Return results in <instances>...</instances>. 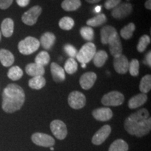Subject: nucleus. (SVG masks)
<instances>
[{
  "label": "nucleus",
  "mask_w": 151,
  "mask_h": 151,
  "mask_svg": "<svg viewBox=\"0 0 151 151\" xmlns=\"http://www.w3.org/2000/svg\"><path fill=\"white\" fill-rule=\"evenodd\" d=\"M147 99H148V97H147L146 94H138L137 95L132 97L129 100V101H128V106L131 109H137L144 104L147 101Z\"/></svg>",
  "instance_id": "obj_18"
},
{
  "label": "nucleus",
  "mask_w": 151,
  "mask_h": 151,
  "mask_svg": "<svg viewBox=\"0 0 151 151\" xmlns=\"http://www.w3.org/2000/svg\"><path fill=\"white\" fill-rule=\"evenodd\" d=\"M1 31H0V41H1Z\"/></svg>",
  "instance_id": "obj_47"
},
{
  "label": "nucleus",
  "mask_w": 151,
  "mask_h": 151,
  "mask_svg": "<svg viewBox=\"0 0 151 151\" xmlns=\"http://www.w3.org/2000/svg\"><path fill=\"white\" fill-rule=\"evenodd\" d=\"M129 149L127 143L122 139H117L111 143L109 151H127Z\"/></svg>",
  "instance_id": "obj_28"
},
{
  "label": "nucleus",
  "mask_w": 151,
  "mask_h": 151,
  "mask_svg": "<svg viewBox=\"0 0 151 151\" xmlns=\"http://www.w3.org/2000/svg\"><path fill=\"white\" fill-rule=\"evenodd\" d=\"M136 26L133 22H130L125 25L122 29L120 30V36L121 37L123 38L125 40H128V39H131L133 36L134 32L135 31Z\"/></svg>",
  "instance_id": "obj_30"
},
{
  "label": "nucleus",
  "mask_w": 151,
  "mask_h": 151,
  "mask_svg": "<svg viewBox=\"0 0 151 151\" xmlns=\"http://www.w3.org/2000/svg\"><path fill=\"white\" fill-rule=\"evenodd\" d=\"M25 71L30 76H43L45 73L44 67L38 64L29 63L26 66Z\"/></svg>",
  "instance_id": "obj_19"
},
{
  "label": "nucleus",
  "mask_w": 151,
  "mask_h": 151,
  "mask_svg": "<svg viewBox=\"0 0 151 151\" xmlns=\"http://www.w3.org/2000/svg\"><path fill=\"white\" fill-rule=\"evenodd\" d=\"M106 21L107 18L106 16H105V14H98L97 16L93 17V18L89 19L88 20H87L86 24L87 25H88L89 27H97L102 25V24H104Z\"/></svg>",
  "instance_id": "obj_25"
},
{
  "label": "nucleus",
  "mask_w": 151,
  "mask_h": 151,
  "mask_svg": "<svg viewBox=\"0 0 151 151\" xmlns=\"http://www.w3.org/2000/svg\"><path fill=\"white\" fill-rule=\"evenodd\" d=\"M111 132V128L109 124L104 125L94 134L92 139V142L94 145H101L109 137Z\"/></svg>",
  "instance_id": "obj_13"
},
{
  "label": "nucleus",
  "mask_w": 151,
  "mask_h": 151,
  "mask_svg": "<svg viewBox=\"0 0 151 151\" xmlns=\"http://www.w3.org/2000/svg\"><path fill=\"white\" fill-rule=\"evenodd\" d=\"M15 58L12 52L6 49L0 50V62L4 67H11L14 63Z\"/></svg>",
  "instance_id": "obj_22"
},
{
  "label": "nucleus",
  "mask_w": 151,
  "mask_h": 151,
  "mask_svg": "<svg viewBox=\"0 0 151 151\" xmlns=\"http://www.w3.org/2000/svg\"><path fill=\"white\" fill-rule=\"evenodd\" d=\"M150 37L148 35H144L141 37L139 39V43L137 46V50L139 52H143L146 50L147 46L150 44Z\"/></svg>",
  "instance_id": "obj_35"
},
{
  "label": "nucleus",
  "mask_w": 151,
  "mask_h": 151,
  "mask_svg": "<svg viewBox=\"0 0 151 151\" xmlns=\"http://www.w3.org/2000/svg\"><path fill=\"white\" fill-rule=\"evenodd\" d=\"M113 67L115 71L120 74H124L129 69V61L127 57L124 55L115 57L113 59Z\"/></svg>",
  "instance_id": "obj_12"
},
{
  "label": "nucleus",
  "mask_w": 151,
  "mask_h": 151,
  "mask_svg": "<svg viewBox=\"0 0 151 151\" xmlns=\"http://www.w3.org/2000/svg\"><path fill=\"white\" fill-rule=\"evenodd\" d=\"M81 6V0H64L61 4L62 9L66 11H74Z\"/></svg>",
  "instance_id": "obj_26"
},
{
  "label": "nucleus",
  "mask_w": 151,
  "mask_h": 151,
  "mask_svg": "<svg viewBox=\"0 0 151 151\" xmlns=\"http://www.w3.org/2000/svg\"><path fill=\"white\" fill-rule=\"evenodd\" d=\"M109 45V50L113 58L122 55V46L118 33L115 32L111 36L108 41Z\"/></svg>",
  "instance_id": "obj_11"
},
{
  "label": "nucleus",
  "mask_w": 151,
  "mask_h": 151,
  "mask_svg": "<svg viewBox=\"0 0 151 151\" xmlns=\"http://www.w3.org/2000/svg\"><path fill=\"white\" fill-rule=\"evenodd\" d=\"M68 103L70 107L73 109H81L83 108L86 105V97L82 92L73 91L69 94Z\"/></svg>",
  "instance_id": "obj_7"
},
{
  "label": "nucleus",
  "mask_w": 151,
  "mask_h": 151,
  "mask_svg": "<svg viewBox=\"0 0 151 151\" xmlns=\"http://www.w3.org/2000/svg\"><path fill=\"white\" fill-rule=\"evenodd\" d=\"M40 47V42L33 37H27L18 43V50L24 55L32 54Z\"/></svg>",
  "instance_id": "obj_3"
},
{
  "label": "nucleus",
  "mask_w": 151,
  "mask_h": 151,
  "mask_svg": "<svg viewBox=\"0 0 151 151\" xmlns=\"http://www.w3.org/2000/svg\"><path fill=\"white\" fill-rule=\"evenodd\" d=\"M128 71L132 76H137L139 73V62L137 59H133L129 62Z\"/></svg>",
  "instance_id": "obj_37"
},
{
  "label": "nucleus",
  "mask_w": 151,
  "mask_h": 151,
  "mask_svg": "<svg viewBox=\"0 0 151 151\" xmlns=\"http://www.w3.org/2000/svg\"><path fill=\"white\" fill-rule=\"evenodd\" d=\"M124 101V97L121 92L112 91L108 92L103 96L101 103L107 106H118L122 104Z\"/></svg>",
  "instance_id": "obj_5"
},
{
  "label": "nucleus",
  "mask_w": 151,
  "mask_h": 151,
  "mask_svg": "<svg viewBox=\"0 0 151 151\" xmlns=\"http://www.w3.org/2000/svg\"><path fill=\"white\" fill-rule=\"evenodd\" d=\"M50 150H54V148H52V147H50Z\"/></svg>",
  "instance_id": "obj_48"
},
{
  "label": "nucleus",
  "mask_w": 151,
  "mask_h": 151,
  "mask_svg": "<svg viewBox=\"0 0 151 151\" xmlns=\"http://www.w3.org/2000/svg\"><path fill=\"white\" fill-rule=\"evenodd\" d=\"M64 50H65L67 55H69L71 58H76L77 55V50L74 46L71 44H66L64 46Z\"/></svg>",
  "instance_id": "obj_38"
},
{
  "label": "nucleus",
  "mask_w": 151,
  "mask_h": 151,
  "mask_svg": "<svg viewBox=\"0 0 151 151\" xmlns=\"http://www.w3.org/2000/svg\"><path fill=\"white\" fill-rule=\"evenodd\" d=\"M50 72L55 82L61 83L65 81L66 76L65 69L55 62H52L50 65Z\"/></svg>",
  "instance_id": "obj_16"
},
{
  "label": "nucleus",
  "mask_w": 151,
  "mask_h": 151,
  "mask_svg": "<svg viewBox=\"0 0 151 151\" xmlns=\"http://www.w3.org/2000/svg\"><path fill=\"white\" fill-rule=\"evenodd\" d=\"M97 78V74L94 72H92V71L86 72L81 76L79 83L83 90H90L94 86Z\"/></svg>",
  "instance_id": "obj_14"
},
{
  "label": "nucleus",
  "mask_w": 151,
  "mask_h": 151,
  "mask_svg": "<svg viewBox=\"0 0 151 151\" xmlns=\"http://www.w3.org/2000/svg\"><path fill=\"white\" fill-rule=\"evenodd\" d=\"M74 20H73L71 18H70V17L68 16L63 17V18L60 19L59 23H58L60 27L62 29L67 30V31L72 29L73 26H74Z\"/></svg>",
  "instance_id": "obj_33"
},
{
  "label": "nucleus",
  "mask_w": 151,
  "mask_h": 151,
  "mask_svg": "<svg viewBox=\"0 0 151 151\" xmlns=\"http://www.w3.org/2000/svg\"><path fill=\"white\" fill-rule=\"evenodd\" d=\"M42 13L40 6H34L29 10L24 12L22 16V21L27 25L32 26L37 22L38 18Z\"/></svg>",
  "instance_id": "obj_6"
},
{
  "label": "nucleus",
  "mask_w": 151,
  "mask_h": 151,
  "mask_svg": "<svg viewBox=\"0 0 151 151\" xmlns=\"http://www.w3.org/2000/svg\"><path fill=\"white\" fill-rule=\"evenodd\" d=\"M149 118V113L146 109H141L132 113L124 121V129L129 134L134 135L135 128L139 122Z\"/></svg>",
  "instance_id": "obj_2"
},
{
  "label": "nucleus",
  "mask_w": 151,
  "mask_h": 151,
  "mask_svg": "<svg viewBox=\"0 0 151 151\" xmlns=\"http://www.w3.org/2000/svg\"><path fill=\"white\" fill-rule=\"evenodd\" d=\"M56 37L53 33L47 32H45L41 36L40 39V45L45 50H50L53 46L55 42Z\"/></svg>",
  "instance_id": "obj_20"
},
{
  "label": "nucleus",
  "mask_w": 151,
  "mask_h": 151,
  "mask_svg": "<svg viewBox=\"0 0 151 151\" xmlns=\"http://www.w3.org/2000/svg\"><path fill=\"white\" fill-rule=\"evenodd\" d=\"M30 0H16L17 4L20 7H25L29 4Z\"/></svg>",
  "instance_id": "obj_42"
},
{
  "label": "nucleus",
  "mask_w": 151,
  "mask_h": 151,
  "mask_svg": "<svg viewBox=\"0 0 151 151\" xmlns=\"http://www.w3.org/2000/svg\"><path fill=\"white\" fill-rule=\"evenodd\" d=\"M92 116L94 119L98 120V121L106 122L111 120L113 117V112L111 109L107 107H104V108L96 109L92 111Z\"/></svg>",
  "instance_id": "obj_15"
},
{
  "label": "nucleus",
  "mask_w": 151,
  "mask_h": 151,
  "mask_svg": "<svg viewBox=\"0 0 151 151\" xmlns=\"http://www.w3.org/2000/svg\"><path fill=\"white\" fill-rule=\"evenodd\" d=\"M116 29L115 27L110 25H106L103 27L100 31V36H101V41L103 44H107L110 37L115 32H116Z\"/></svg>",
  "instance_id": "obj_23"
},
{
  "label": "nucleus",
  "mask_w": 151,
  "mask_h": 151,
  "mask_svg": "<svg viewBox=\"0 0 151 151\" xmlns=\"http://www.w3.org/2000/svg\"><path fill=\"white\" fill-rule=\"evenodd\" d=\"M80 34L85 40L91 41L94 39V30L89 26H85L80 29Z\"/></svg>",
  "instance_id": "obj_36"
},
{
  "label": "nucleus",
  "mask_w": 151,
  "mask_h": 151,
  "mask_svg": "<svg viewBox=\"0 0 151 151\" xmlns=\"http://www.w3.org/2000/svg\"><path fill=\"white\" fill-rule=\"evenodd\" d=\"M87 2L90 3V4H96L99 2L101 0H86Z\"/></svg>",
  "instance_id": "obj_44"
},
{
  "label": "nucleus",
  "mask_w": 151,
  "mask_h": 151,
  "mask_svg": "<svg viewBox=\"0 0 151 151\" xmlns=\"http://www.w3.org/2000/svg\"><path fill=\"white\" fill-rule=\"evenodd\" d=\"M96 52L97 48L95 45L92 42H88L81 47L80 50L77 52L76 58L81 64H87L93 59Z\"/></svg>",
  "instance_id": "obj_4"
},
{
  "label": "nucleus",
  "mask_w": 151,
  "mask_h": 151,
  "mask_svg": "<svg viewBox=\"0 0 151 151\" xmlns=\"http://www.w3.org/2000/svg\"><path fill=\"white\" fill-rule=\"evenodd\" d=\"M151 129V118H148L146 120H143L137 124L135 128L134 135L137 137H141L150 132Z\"/></svg>",
  "instance_id": "obj_17"
},
{
  "label": "nucleus",
  "mask_w": 151,
  "mask_h": 151,
  "mask_svg": "<svg viewBox=\"0 0 151 151\" xmlns=\"http://www.w3.org/2000/svg\"><path fill=\"white\" fill-rule=\"evenodd\" d=\"M121 1L122 0H106L104 3L105 9L107 10L113 9L121 3Z\"/></svg>",
  "instance_id": "obj_39"
},
{
  "label": "nucleus",
  "mask_w": 151,
  "mask_h": 151,
  "mask_svg": "<svg viewBox=\"0 0 151 151\" xmlns=\"http://www.w3.org/2000/svg\"><path fill=\"white\" fill-rule=\"evenodd\" d=\"M1 34L4 37H11L14 33V22L11 18H5L1 24Z\"/></svg>",
  "instance_id": "obj_21"
},
{
  "label": "nucleus",
  "mask_w": 151,
  "mask_h": 151,
  "mask_svg": "<svg viewBox=\"0 0 151 151\" xmlns=\"http://www.w3.org/2000/svg\"><path fill=\"white\" fill-rule=\"evenodd\" d=\"M65 71L69 74H73L78 69V64L74 58H69L65 64Z\"/></svg>",
  "instance_id": "obj_32"
},
{
  "label": "nucleus",
  "mask_w": 151,
  "mask_h": 151,
  "mask_svg": "<svg viewBox=\"0 0 151 151\" xmlns=\"http://www.w3.org/2000/svg\"><path fill=\"white\" fill-rule=\"evenodd\" d=\"M50 60V55L48 52L46 51H41L35 58V63L44 67V66L48 65Z\"/></svg>",
  "instance_id": "obj_34"
},
{
  "label": "nucleus",
  "mask_w": 151,
  "mask_h": 151,
  "mask_svg": "<svg viewBox=\"0 0 151 151\" xmlns=\"http://www.w3.org/2000/svg\"><path fill=\"white\" fill-rule=\"evenodd\" d=\"M81 67L83 68H86V64H81Z\"/></svg>",
  "instance_id": "obj_46"
},
{
  "label": "nucleus",
  "mask_w": 151,
  "mask_h": 151,
  "mask_svg": "<svg viewBox=\"0 0 151 151\" xmlns=\"http://www.w3.org/2000/svg\"><path fill=\"white\" fill-rule=\"evenodd\" d=\"M25 100V94L22 88L15 83L9 84L2 93V104L4 111L13 113L20 110Z\"/></svg>",
  "instance_id": "obj_1"
},
{
  "label": "nucleus",
  "mask_w": 151,
  "mask_h": 151,
  "mask_svg": "<svg viewBox=\"0 0 151 151\" xmlns=\"http://www.w3.org/2000/svg\"><path fill=\"white\" fill-rule=\"evenodd\" d=\"M93 62L97 67H101L105 65L106 62L108 60V54L104 50H99L96 52L93 57Z\"/></svg>",
  "instance_id": "obj_24"
},
{
  "label": "nucleus",
  "mask_w": 151,
  "mask_h": 151,
  "mask_svg": "<svg viewBox=\"0 0 151 151\" xmlns=\"http://www.w3.org/2000/svg\"><path fill=\"white\" fill-rule=\"evenodd\" d=\"M145 7L148 10H151V0H147L145 3Z\"/></svg>",
  "instance_id": "obj_43"
},
{
  "label": "nucleus",
  "mask_w": 151,
  "mask_h": 151,
  "mask_svg": "<svg viewBox=\"0 0 151 151\" xmlns=\"http://www.w3.org/2000/svg\"><path fill=\"white\" fill-rule=\"evenodd\" d=\"M151 89V76L147 74L141 78L139 84V90L141 93L146 94L150 92Z\"/></svg>",
  "instance_id": "obj_29"
},
{
  "label": "nucleus",
  "mask_w": 151,
  "mask_h": 151,
  "mask_svg": "<svg viewBox=\"0 0 151 151\" xmlns=\"http://www.w3.org/2000/svg\"><path fill=\"white\" fill-rule=\"evenodd\" d=\"M46 81L43 76L32 77L29 81L28 85L29 88L34 90H41L46 86Z\"/></svg>",
  "instance_id": "obj_27"
},
{
  "label": "nucleus",
  "mask_w": 151,
  "mask_h": 151,
  "mask_svg": "<svg viewBox=\"0 0 151 151\" xmlns=\"http://www.w3.org/2000/svg\"><path fill=\"white\" fill-rule=\"evenodd\" d=\"M7 76L11 80L18 81L23 76V71L18 66H14L9 69Z\"/></svg>",
  "instance_id": "obj_31"
},
{
  "label": "nucleus",
  "mask_w": 151,
  "mask_h": 151,
  "mask_svg": "<svg viewBox=\"0 0 151 151\" xmlns=\"http://www.w3.org/2000/svg\"><path fill=\"white\" fill-rule=\"evenodd\" d=\"M14 0H0V9L2 10L7 9L12 4Z\"/></svg>",
  "instance_id": "obj_40"
},
{
  "label": "nucleus",
  "mask_w": 151,
  "mask_h": 151,
  "mask_svg": "<svg viewBox=\"0 0 151 151\" xmlns=\"http://www.w3.org/2000/svg\"><path fill=\"white\" fill-rule=\"evenodd\" d=\"M132 12V5L128 2H122L111 11V16L116 19H122L129 16Z\"/></svg>",
  "instance_id": "obj_9"
},
{
  "label": "nucleus",
  "mask_w": 151,
  "mask_h": 151,
  "mask_svg": "<svg viewBox=\"0 0 151 151\" xmlns=\"http://www.w3.org/2000/svg\"><path fill=\"white\" fill-rule=\"evenodd\" d=\"M100 10H101V6H96L95 10H94V12L98 13V12H99Z\"/></svg>",
  "instance_id": "obj_45"
},
{
  "label": "nucleus",
  "mask_w": 151,
  "mask_h": 151,
  "mask_svg": "<svg viewBox=\"0 0 151 151\" xmlns=\"http://www.w3.org/2000/svg\"><path fill=\"white\" fill-rule=\"evenodd\" d=\"M32 141L35 144L42 147H52L55 144V140L51 136L39 132L33 134Z\"/></svg>",
  "instance_id": "obj_10"
},
{
  "label": "nucleus",
  "mask_w": 151,
  "mask_h": 151,
  "mask_svg": "<svg viewBox=\"0 0 151 151\" xmlns=\"http://www.w3.org/2000/svg\"><path fill=\"white\" fill-rule=\"evenodd\" d=\"M50 130L58 139H65L67 135V128L65 123L60 120H55L50 122Z\"/></svg>",
  "instance_id": "obj_8"
},
{
  "label": "nucleus",
  "mask_w": 151,
  "mask_h": 151,
  "mask_svg": "<svg viewBox=\"0 0 151 151\" xmlns=\"http://www.w3.org/2000/svg\"><path fill=\"white\" fill-rule=\"evenodd\" d=\"M143 62H144V64H146V65H148L149 67H151V52H150V50H149L148 53L146 55Z\"/></svg>",
  "instance_id": "obj_41"
}]
</instances>
